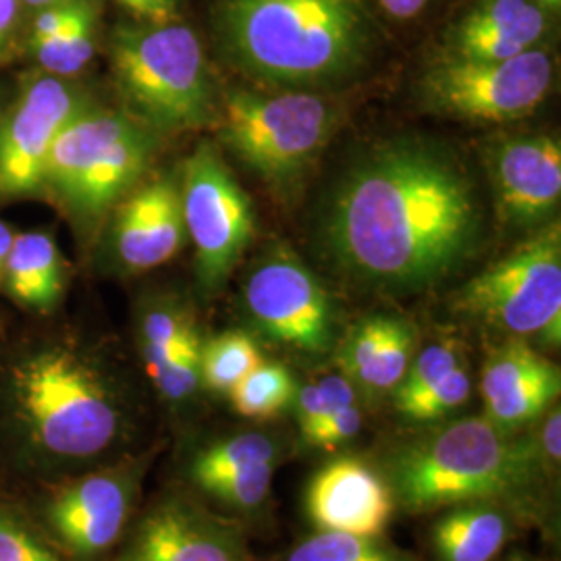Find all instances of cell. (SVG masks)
<instances>
[{"mask_svg":"<svg viewBox=\"0 0 561 561\" xmlns=\"http://www.w3.org/2000/svg\"><path fill=\"white\" fill-rule=\"evenodd\" d=\"M324 241L356 279L422 289L477 250L481 208L474 185L437 146L391 141L341 181L327 210Z\"/></svg>","mask_w":561,"mask_h":561,"instance_id":"cell-1","label":"cell"},{"mask_svg":"<svg viewBox=\"0 0 561 561\" xmlns=\"http://www.w3.org/2000/svg\"><path fill=\"white\" fill-rule=\"evenodd\" d=\"M125 412L101 370L67 345L23 356L9 377V449L41 474H73L108 456Z\"/></svg>","mask_w":561,"mask_h":561,"instance_id":"cell-2","label":"cell"},{"mask_svg":"<svg viewBox=\"0 0 561 561\" xmlns=\"http://www.w3.org/2000/svg\"><path fill=\"white\" fill-rule=\"evenodd\" d=\"M221 30L236 65L283 88L345 80L373 44L362 0H227Z\"/></svg>","mask_w":561,"mask_h":561,"instance_id":"cell-3","label":"cell"},{"mask_svg":"<svg viewBox=\"0 0 561 561\" xmlns=\"http://www.w3.org/2000/svg\"><path fill=\"white\" fill-rule=\"evenodd\" d=\"M539 445L484 419H461L405 443L389 461L393 500L410 514L463 503L526 505L541 484Z\"/></svg>","mask_w":561,"mask_h":561,"instance_id":"cell-4","label":"cell"},{"mask_svg":"<svg viewBox=\"0 0 561 561\" xmlns=\"http://www.w3.org/2000/svg\"><path fill=\"white\" fill-rule=\"evenodd\" d=\"M115 80L157 129L202 127L213 115V83L198 36L178 23L121 27L113 36Z\"/></svg>","mask_w":561,"mask_h":561,"instance_id":"cell-5","label":"cell"},{"mask_svg":"<svg viewBox=\"0 0 561 561\" xmlns=\"http://www.w3.org/2000/svg\"><path fill=\"white\" fill-rule=\"evenodd\" d=\"M152 150L154 138L136 121L85 108L53 144L44 187L80 217H99L140 180Z\"/></svg>","mask_w":561,"mask_h":561,"instance_id":"cell-6","label":"cell"},{"mask_svg":"<svg viewBox=\"0 0 561 561\" xmlns=\"http://www.w3.org/2000/svg\"><path fill=\"white\" fill-rule=\"evenodd\" d=\"M454 308L512 335H561V233L553 222L461 285Z\"/></svg>","mask_w":561,"mask_h":561,"instance_id":"cell-7","label":"cell"},{"mask_svg":"<svg viewBox=\"0 0 561 561\" xmlns=\"http://www.w3.org/2000/svg\"><path fill=\"white\" fill-rule=\"evenodd\" d=\"M333 129V106L314 94L233 90L222 108L221 140L262 180L279 185L308 169Z\"/></svg>","mask_w":561,"mask_h":561,"instance_id":"cell-8","label":"cell"},{"mask_svg":"<svg viewBox=\"0 0 561 561\" xmlns=\"http://www.w3.org/2000/svg\"><path fill=\"white\" fill-rule=\"evenodd\" d=\"M150 456L92 468L55 482L36 516L42 535L69 561H99L121 541L140 500Z\"/></svg>","mask_w":561,"mask_h":561,"instance_id":"cell-9","label":"cell"},{"mask_svg":"<svg viewBox=\"0 0 561 561\" xmlns=\"http://www.w3.org/2000/svg\"><path fill=\"white\" fill-rule=\"evenodd\" d=\"M551 81V57L537 48L505 60L449 57L426 73L424 96L445 115L503 123L533 113L549 94Z\"/></svg>","mask_w":561,"mask_h":561,"instance_id":"cell-10","label":"cell"},{"mask_svg":"<svg viewBox=\"0 0 561 561\" xmlns=\"http://www.w3.org/2000/svg\"><path fill=\"white\" fill-rule=\"evenodd\" d=\"M181 208L185 231L196 248L201 285L215 289L252 240L254 210L240 183L208 144H202L185 162Z\"/></svg>","mask_w":561,"mask_h":561,"instance_id":"cell-11","label":"cell"},{"mask_svg":"<svg viewBox=\"0 0 561 561\" xmlns=\"http://www.w3.org/2000/svg\"><path fill=\"white\" fill-rule=\"evenodd\" d=\"M243 300L256 327L280 345L308 354L331 347V298L294 254L280 252L261 262L245 280Z\"/></svg>","mask_w":561,"mask_h":561,"instance_id":"cell-12","label":"cell"},{"mask_svg":"<svg viewBox=\"0 0 561 561\" xmlns=\"http://www.w3.org/2000/svg\"><path fill=\"white\" fill-rule=\"evenodd\" d=\"M85 111L76 88L57 76L30 81L0 125V196L18 198L44 187L46 161L60 131Z\"/></svg>","mask_w":561,"mask_h":561,"instance_id":"cell-13","label":"cell"},{"mask_svg":"<svg viewBox=\"0 0 561 561\" xmlns=\"http://www.w3.org/2000/svg\"><path fill=\"white\" fill-rule=\"evenodd\" d=\"M119 561H254L240 530L185 497H164L134 530Z\"/></svg>","mask_w":561,"mask_h":561,"instance_id":"cell-14","label":"cell"},{"mask_svg":"<svg viewBox=\"0 0 561 561\" xmlns=\"http://www.w3.org/2000/svg\"><path fill=\"white\" fill-rule=\"evenodd\" d=\"M393 510L391 486L358 458L322 466L306 489V514L321 533L379 537Z\"/></svg>","mask_w":561,"mask_h":561,"instance_id":"cell-15","label":"cell"},{"mask_svg":"<svg viewBox=\"0 0 561 561\" xmlns=\"http://www.w3.org/2000/svg\"><path fill=\"white\" fill-rule=\"evenodd\" d=\"M491 167L497 210L507 225L533 227L558 208L561 146L556 138L522 136L503 141Z\"/></svg>","mask_w":561,"mask_h":561,"instance_id":"cell-16","label":"cell"},{"mask_svg":"<svg viewBox=\"0 0 561 561\" xmlns=\"http://www.w3.org/2000/svg\"><path fill=\"white\" fill-rule=\"evenodd\" d=\"M560 391V368L524 341L505 343L484 362L481 396L486 419L507 431L539 419Z\"/></svg>","mask_w":561,"mask_h":561,"instance_id":"cell-17","label":"cell"},{"mask_svg":"<svg viewBox=\"0 0 561 561\" xmlns=\"http://www.w3.org/2000/svg\"><path fill=\"white\" fill-rule=\"evenodd\" d=\"M279 445L262 433H240L202 447L190 461V479L213 500L254 512L268 500Z\"/></svg>","mask_w":561,"mask_h":561,"instance_id":"cell-18","label":"cell"},{"mask_svg":"<svg viewBox=\"0 0 561 561\" xmlns=\"http://www.w3.org/2000/svg\"><path fill=\"white\" fill-rule=\"evenodd\" d=\"M183 240L185 222L175 181H152L123 204L115 227V248L127 268L161 266L180 252Z\"/></svg>","mask_w":561,"mask_h":561,"instance_id":"cell-19","label":"cell"},{"mask_svg":"<svg viewBox=\"0 0 561 561\" xmlns=\"http://www.w3.org/2000/svg\"><path fill=\"white\" fill-rule=\"evenodd\" d=\"M547 15L533 0H482L451 32V57L505 60L541 41Z\"/></svg>","mask_w":561,"mask_h":561,"instance_id":"cell-20","label":"cell"},{"mask_svg":"<svg viewBox=\"0 0 561 561\" xmlns=\"http://www.w3.org/2000/svg\"><path fill=\"white\" fill-rule=\"evenodd\" d=\"M510 537L502 505H454L433 526V547L442 561H491Z\"/></svg>","mask_w":561,"mask_h":561,"instance_id":"cell-21","label":"cell"},{"mask_svg":"<svg viewBox=\"0 0 561 561\" xmlns=\"http://www.w3.org/2000/svg\"><path fill=\"white\" fill-rule=\"evenodd\" d=\"M2 277L13 300L38 312H50L62 294L57 243L41 231L15 236Z\"/></svg>","mask_w":561,"mask_h":561,"instance_id":"cell-22","label":"cell"},{"mask_svg":"<svg viewBox=\"0 0 561 561\" xmlns=\"http://www.w3.org/2000/svg\"><path fill=\"white\" fill-rule=\"evenodd\" d=\"M96 34L94 0H76L65 25L50 38L32 46L44 71L53 76H76L92 60Z\"/></svg>","mask_w":561,"mask_h":561,"instance_id":"cell-23","label":"cell"},{"mask_svg":"<svg viewBox=\"0 0 561 561\" xmlns=\"http://www.w3.org/2000/svg\"><path fill=\"white\" fill-rule=\"evenodd\" d=\"M261 347L248 333L227 331L202 343V385L225 393L262 364Z\"/></svg>","mask_w":561,"mask_h":561,"instance_id":"cell-24","label":"cell"},{"mask_svg":"<svg viewBox=\"0 0 561 561\" xmlns=\"http://www.w3.org/2000/svg\"><path fill=\"white\" fill-rule=\"evenodd\" d=\"M294 398L296 382L291 373L280 364L268 362H262L229 391L236 412L252 421L275 419Z\"/></svg>","mask_w":561,"mask_h":561,"instance_id":"cell-25","label":"cell"},{"mask_svg":"<svg viewBox=\"0 0 561 561\" xmlns=\"http://www.w3.org/2000/svg\"><path fill=\"white\" fill-rule=\"evenodd\" d=\"M285 561H419L379 537L319 533L301 541Z\"/></svg>","mask_w":561,"mask_h":561,"instance_id":"cell-26","label":"cell"},{"mask_svg":"<svg viewBox=\"0 0 561 561\" xmlns=\"http://www.w3.org/2000/svg\"><path fill=\"white\" fill-rule=\"evenodd\" d=\"M202 341L196 324L187 329L169 360L150 377L162 398L171 403L190 400L202 385Z\"/></svg>","mask_w":561,"mask_h":561,"instance_id":"cell-27","label":"cell"},{"mask_svg":"<svg viewBox=\"0 0 561 561\" xmlns=\"http://www.w3.org/2000/svg\"><path fill=\"white\" fill-rule=\"evenodd\" d=\"M192 327L194 321L173 306H157L144 312L140 322V350L150 377L169 360L181 337Z\"/></svg>","mask_w":561,"mask_h":561,"instance_id":"cell-28","label":"cell"},{"mask_svg":"<svg viewBox=\"0 0 561 561\" xmlns=\"http://www.w3.org/2000/svg\"><path fill=\"white\" fill-rule=\"evenodd\" d=\"M461 356L454 343H435L428 345L419 358L410 362L403 379L396 387V408L403 412L424 393H428L437 382H442L456 366H460Z\"/></svg>","mask_w":561,"mask_h":561,"instance_id":"cell-29","label":"cell"},{"mask_svg":"<svg viewBox=\"0 0 561 561\" xmlns=\"http://www.w3.org/2000/svg\"><path fill=\"white\" fill-rule=\"evenodd\" d=\"M412 347H414L412 327L400 319L387 317L381 345H379L377 360L373 366L366 391L382 393V391L396 389L412 362Z\"/></svg>","mask_w":561,"mask_h":561,"instance_id":"cell-30","label":"cell"},{"mask_svg":"<svg viewBox=\"0 0 561 561\" xmlns=\"http://www.w3.org/2000/svg\"><path fill=\"white\" fill-rule=\"evenodd\" d=\"M470 398V377L461 362L442 382H437L421 400L414 401L410 408L401 412V416L416 422L439 421L451 414Z\"/></svg>","mask_w":561,"mask_h":561,"instance_id":"cell-31","label":"cell"},{"mask_svg":"<svg viewBox=\"0 0 561 561\" xmlns=\"http://www.w3.org/2000/svg\"><path fill=\"white\" fill-rule=\"evenodd\" d=\"M0 561H69L41 530L0 514Z\"/></svg>","mask_w":561,"mask_h":561,"instance_id":"cell-32","label":"cell"},{"mask_svg":"<svg viewBox=\"0 0 561 561\" xmlns=\"http://www.w3.org/2000/svg\"><path fill=\"white\" fill-rule=\"evenodd\" d=\"M362 428V414L358 405H347L329 412L301 442L317 449L333 451L343 443L352 442Z\"/></svg>","mask_w":561,"mask_h":561,"instance_id":"cell-33","label":"cell"},{"mask_svg":"<svg viewBox=\"0 0 561 561\" xmlns=\"http://www.w3.org/2000/svg\"><path fill=\"white\" fill-rule=\"evenodd\" d=\"M335 412L327 405L322 398L321 389L317 382L301 387L296 391V416H298V426H300L301 439L319 424V422L329 414Z\"/></svg>","mask_w":561,"mask_h":561,"instance_id":"cell-34","label":"cell"},{"mask_svg":"<svg viewBox=\"0 0 561 561\" xmlns=\"http://www.w3.org/2000/svg\"><path fill=\"white\" fill-rule=\"evenodd\" d=\"M117 2L150 25L171 23L178 15V0H117Z\"/></svg>","mask_w":561,"mask_h":561,"instance_id":"cell-35","label":"cell"},{"mask_svg":"<svg viewBox=\"0 0 561 561\" xmlns=\"http://www.w3.org/2000/svg\"><path fill=\"white\" fill-rule=\"evenodd\" d=\"M539 451L542 460L549 463H560L561 458V414L560 408L551 410L547 421L542 424L541 439H539Z\"/></svg>","mask_w":561,"mask_h":561,"instance_id":"cell-36","label":"cell"},{"mask_svg":"<svg viewBox=\"0 0 561 561\" xmlns=\"http://www.w3.org/2000/svg\"><path fill=\"white\" fill-rule=\"evenodd\" d=\"M20 7L21 0H0V50L7 46L15 30Z\"/></svg>","mask_w":561,"mask_h":561,"instance_id":"cell-37","label":"cell"},{"mask_svg":"<svg viewBox=\"0 0 561 561\" xmlns=\"http://www.w3.org/2000/svg\"><path fill=\"white\" fill-rule=\"evenodd\" d=\"M379 4L391 18L410 20L421 13L422 9L428 4V0H379Z\"/></svg>","mask_w":561,"mask_h":561,"instance_id":"cell-38","label":"cell"},{"mask_svg":"<svg viewBox=\"0 0 561 561\" xmlns=\"http://www.w3.org/2000/svg\"><path fill=\"white\" fill-rule=\"evenodd\" d=\"M13 231L9 229L7 222L0 221V277L4 273V264L9 259V252H11V245H13Z\"/></svg>","mask_w":561,"mask_h":561,"instance_id":"cell-39","label":"cell"},{"mask_svg":"<svg viewBox=\"0 0 561 561\" xmlns=\"http://www.w3.org/2000/svg\"><path fill=\"white\" fill-rule=\"evenodd\" d=\"M60 2H67V0H21V4H25V7H30V9H48V7H55V4H60Z\"/></svg>","mask_w":561,"mask_h":561,"instance_id":"cell-40","label":"cell"},{"mask_svg":"<svg viewBox=\"0 0 561 561\" xmlns=\"http://www.w3.org/2000/svg\"><path fill=\"white\" fill-rule=\"evenodd\" d=\"M533 2H535L537 7H541L542 11H551V13H553V11L558 13L561 7V0H533Z\"/></svg>","mask_w":561,"mask_h":561,"instance_id":"cell-41","label":"cell"},{"mask_svg":"<svg viewBox=\"0 0 561 561\" xmlns=\"http://www.w3.org/2000/svg\"><path fill=\"white\" fill-rule=\"evenodd\" d=\"M510 561H528V560H524V558H522V556H514V558H512V560Z\"/></svg>","mask_w":561,"mask_h":561,"instance_id":"cell-42","label":"cell"}]
</instances>
